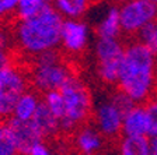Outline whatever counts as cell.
I'll use <instances>...</instances> for the list:
<instances>
[{
    "mask_svg": "<svg viewBox=\"0 0 157 155\" xmlns=\"http://www.w3.org/2000/svg\"><path fill=\"white\" fill-rule=\"evenodd\" d=\"M117 87L135 105L147 103L157 95V56L137 41L125 45Z\"/></svg>",
    "mask_w": 157,
    "mask_h": 155,
    "instance_id": "cell-1",
    "label": "cell"
},
{
    "mask_svg": "<svg viewBox=\"0 0 157 155\" xmlns=\"http://www.w3.org/2000/svg\"><path fill=\"white\" fill-rule=\"evenodd\" d=\"M65 20L53 9V4L41 16L25 21H16L13 27L14 45L23 55L36 57L60 46V31Z\"/></svg>",
    "mask_w": 157,
    "mask_h": 155,
    "instance_id": "cell-2",
    "label": "cell"
},
{
    "mask_svg": "<svg viewBox=\"0 0 157 155\" xmlns=\"http://www.w3.org/2000/svg\"><path fill=\"white\" fill-rule=\"evenodd\" d=\"M63 99V116L60 127L63 133H75L78 127L87 124L93 116V98L90 88L83 78L73 74L72 78L60 88Z\"/></svg>",
    "mask_w": 157,
    "mask_h": 155,
    "instance_id": "cell-3",
    "label": "cell"
},
{
    "mask_svg": "<svg viewBox=\"0 0 157 155\" xmlns=\"http://www.w3.org/2000/svg\"><path fill=\"white\" fill-rule=\"evenodd\" d=\"M28 74L34 91L44 95L51 91H59L75 73L58 50H49L33 59V67Z\"/></svg>",
    "mask_w": 157,
    "mask_h": 155,
    "instance_id": "cell-4",
    "label": "cell"
},
{
    "mask_svg": "<svg viewBox=\"0 0 157 155\" xmlns=\"http://www.w3.org/2000/svg\"><path fill=\"white\" fill-rule=\"evenodd\" d=\"M28 71L14 61L11 66L0 71V122L13 116V110L20 97L29 90Z\"/></svg>",
    "mask_w": 157,
    "mask_h": 155,
    "instance_id": "cell-5",
    "label": "cell"
},
{
    "mask_svg": "<svg viewBox=\"0 0 157 155\" xmlns=\"http://www.w3.org/2000/svg\"><path fill=\"white\" fill-rule=\"evenodd\" d=\"M124 52L125 45L119 39L97 38L94 43L95 73L104 84L117 85Z\"/></svg>",
    "mask_w": 157,
    "mask_h": 155,
    "instance_id": "cell-6",
    "label": "cell"
},
{
    "mask_svg": "<svg viewBox=\"0 0 157 155\" xmlns=\"http://www.w3.org/2000/svg\"><path fill=\"white\" fill-rule=\"evenodd\" d=\"M122 34L137 36L144 27L157 20V0H128L118 6Z\"/></svg>",
    "mask_w": 157,
    "mask_h": 155,
    "instance_id": "cell-7",
    "label": "cell"
},
{
    "mask_svg": "<svg viewBox=\"0 0 157 155\" xmlns=\"http://www.w3.org/2000/svg\"><path fill=\"white\" fill-rule=\"evenodd\" d=\"M125 112L114 103L111 98L104 99L93 109L94 127L104 138L112 140L122 136V123Z\"/></svg>",
    "mask_w": 157,
    "mask_h": 155,
    "instance_id": "cell-8",
    "label": "cell"
},
{
    "mask_svg": "<svg viewBox=\"0 0 157 155\" xmlns=\"http://www.w3.org/2000/svg\"><path fill=\"white\" fill-rule=\"evenodd\" d=\"M91 41V28L84 20H65L60 31V46L67 55L84 53Z\"/></svg>",
    "mask_w": 157,
    "mask_h": 155,
    "instance_id": "cell-9",
    "label": "cell"
},
{
    "mask_svg": "<svg viewBox=\"0 0 157 155\" xmlns=\"http://www.w3.org/2000/svg\"><path fill=\"white\" fill-rule=\"evenodd\" d=\"M6 124L9 127V131L11 134L18 155H27V152L35 144L45 141L33 122H21V120L10 117L9 120H6Z\"/></svg>",
    "mask_w": 157,
    "mask_h": 155,
    "instance_id": "cell-10",
    "label": "cell"
},
{
    "mask_svg": "<svg viewBox=\"0 0 157 155\" xmlns=\"http://www.w3.org/2000/svg\"><path fill=\"white\" fill-rule=\"evenodd\" d=\"M105 138L94 127L84 124L73 133V147L78 155H98L104 148Z\"/></svg>",
    "mask_w": 157,
    "mask_h": 155,
    "instance_id": "cell-11",
    "label": "cell"
},
{
    "mask_svg": "<svg viewBox=\"0 0 157 155\" xmlns=\"http://www.w3.org/2000/svg\"><path fill=\"white\" fill-rule=\"evenodd\" d=\"M149 134H150V124L146 108L144 105H133L124 116L122 136L149 137Z\"/></svg>",
    "mask_w": 157,
    "mask_h": 155,
    "instance_id": "cell-12",
    "label": "cell"
},
{
    "mask_svg": "<svg viewBox=\"0 0 157 155\" xmlns=\"http://www.w3.org/2000/svg\"><path fill=\"white\" fill-rule=\"evenodd\" d=\"M97 38L102 39H119L122 35L121 18H119V9L117 4H112L107 9L100 21L95 27Z\"/></svg>",
    "mask_w": 157,
    "mask_h": 155,
    "instance_id": "cell-13",
    "label": "cell"
},
{
    "mask_svg": "<svg viewBox=\"0 0 157 155\" xmlns=\"http://www.w3.org/2000/svg\"><path fill=\"white\" fill-rule=\"evenodd\" d=\"M41 105H42V95L34 90H28L17 101L11 117L21 122H31Z\"/></svg>",
    "mask_w": 157,
    "mask_h": 155,
    "instance_id": "cell-14",
    "label": "cell"
},
{
    "mask_svg": "<svg viewBox=\"0 0 157 155\" xmlns=\"http://www.w3.org/2000/svg\"><path fill=\"white\" fill-rule=\"evenodd\" d=\"M31 122L34 123V126L36 127V130L39 131V134L42 136V138L45 141L55 138L59 133H62V127H60L59 119L44 103L41 105V108L38 109L36 115L34 116V119Z\"/></svg>",
    "mask_w": 157,
    "mask_h": 155,
    "instance_id": "cell-15",
    "label": "cell"
},
{
    "mask_svg": "<svg viewBox=\"0 0 157 155\" xmlns=\"http://www.w3.org/2000/svg\"><path fill=\"white\" fill-rule=\"evenodd\" d=\"M52 4L63 20H83L91 9L88 0H56Z\"/></svg>",
    "mask_w": 157,
    "mask_h": 155,
    "instance_id": "cell-16",
    "label": "cell"
},
{
    "mask_svg": "<svg viewBox=\"0 0 157 155\" xmlns=\"http://www.w3.org/2000/svg\"><path fill=\"white\" fill-rule=\"evenodd\" d=\"M118 155H150L149 137L121 136L117 144Z\"/></svg>",
    "mask_w": 157,
    "mask_h": 155,
    "instance_id": "cell-17",
    "label": "cell"
},
{
    "mask_svg": "<svg viewBox=\"0 0 157 155\" xmlns=\"http://www.w3.org/2000/svg\"><path fill=\"white\" fill-rule=\"evenodd\" d=\"M51 6H52V2H48V0H18L14 18L16 21L35 18Z\"/></svg>",
    "mask_w": 157,
    "mask_h": 155,
    "instance_id": "cell-18",
    "label": "cell"
},
{
    "mask_svg": "<svg viewBox=\"0 0 157 155\" xmlns=\"http://www.w3.org/2000/svg\"><path fill=\"white\" fill-rule=\"evenodd\" d=\"M136 38L137 42H140L144 48H147L153 55L157 56V20L144 27Z\"/></svg>",
    "mask_w": 157,
    "mask_h": 155,
    "instance_id": "cell-19",
    "label": "cell"
},
{
    "mask_svg": "<svg viewBox=\"0 0 157 155\" xmlns=\"http://www.w3.org/2000/svg\"><path fill=\"white\" fill-rule=\"evenodd\" d=\"M42 103L48 108L51 112L59 119V122L62 120L63 116V99L60 91H51L42 95Z\"/></svg>",
    "mask_w": 157,
    "mask_h": 155,
    "instance_id": "cell-20",
    "label": "cell"
},
{
    "mask_svg": "<svg viewBox=\"0 0 157 155\" xmlns=\"http://www.w3.org/2000/svg\"><path fill=\"white\" fill-rule=\"evenodd\" d=\"M0 155H18L6 122H0Z\"/></svg>",
    "mask_w": 157,
    "mask_h": 155,
    "instance_id": "cell-21",
    "label": "cell"
},
{
    "mask_svg": "<svg viewBox=\"0 0 157 155\" xmlns=\"http://www.w3.org/2000/svg\"><path fill=\"white\" fill-rule=\"evenodd\" d=\"M147 112V117H149V124H150V134L149 137L153 138L157 137V95L151 98L147 103H144Z\"/></svg>",
    "mask_w": 157,
    "mask_h": 155,
    "instance_id": "cell-22",
    "label": "cell"
},
{
    "mask_svg": "<svg viewBox=\"0 0 157 155\" xmlns=\"http://www.w3.org/2000/svg\"><path fill=\"white\" fill-rule=\"evenodd\" d=\"M18 0H0V21L14 18Z\"/></svg>",
    "mask_w": 157,
    "mask_h": 155,
    "instance_id": "cell-23",
    "label": "cell"
},
{
    "mask_svg": "<svg viewBox=\"0 0 157 155\" xmlns=\"http://www.w3.org/2000/svg\"><path fill=\"white\" fill-rule=\"evenodd\" d=\"M27 155H55V151L46 141H41L29 149Z\"/></svg>",
    "mask_w": 157,
    "mask_h": 155,
    "instance_id": "cell-24",
    "label": "cell"
},
{
    "mask_svg": "<svg viewBox=\"0 0 157 155\" xmlns=\"http://www.w3.org/2000/svg\"><path fill=\"white\" fill-rule=\"evenodd\" d=\"M14 63V55L11 50L7 49H0V71L7 68Z\"/></svg>",
    "mask_w": 157,
    "mask_h": 155,
    "instance_id": "cell-25",
    "label": "cell"
},
{
    "mask_svg": "<svg viewBox=\"0 0 157 155\" xmlns=\"http://www.w3.org/2000/svg\"><path fill=\"white\" fill-rule=\"evenodd\" d=\"M13 34H10L7 29L0 27V49H7L11 50V43H13Z\"/></svg>",
    "mask_w": 157,
    "mask_h": 155,
    "instance_id": "cell-26",
    "label": "cell"
},
{
    "mask_svg": "<svg viewBox=\"0 0 157 155\" xmlns=\"http://www.w3.org/2000/svg\"><path fill=\"white\" fill-rule=\"evenodd\" d=\"M150 155H157V137L150 138Z\"/></svg>",
    "mask_w": 157,
    "mask_h": 155,
    "instance_id": "cell-27",
    "label": "cell"
}]
</instances>
